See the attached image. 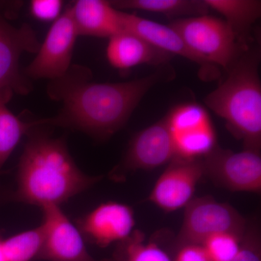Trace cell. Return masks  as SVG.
I'll return each instance as SVG.
<instances>
[{"instance_id":"cell-26","label":"cell","mask_w":261,"mask_h":261,"mask_svg":"<svg viewBox=\"0 0 261 261\" xmlns=\"http://www.w3.org/2000/svg\"><path fill=\"white\" fill-rule=\"evenodd\" d=\"M2 240H0V261H5L4 253H3V246H2Z\"/></svg>"},{"instance_id":"cell-19","label":"cell","mask_w":261,"mask_h":261,"mask_svg":"<svg viewBox=\"0 0 261 261\" xmlns=\"http://www.w3.org/2000/svg\"><path fill=\"white\" fill-rule=\"evenodd\" d=\"M116 9L137 10L162 13L168 17L191 18L207 15L209 8L204 0H115Z\"/></svg>"},{"instance_id":"cell-8","label":"cell","mask_w":261,"mask_h":261,"mask_svg":"<svg viewBox=\"0 0 261 261\" xmlns=\"http://www.w3.org/2000/svg\"><path fill=\"white\" fill-rule=\"evenodd\" d=\"M166 118L177 157L202 159L217 145L210 116L200 105H180Z\"/></svg>"},{"instance_id":"cell-17","label":"cell","mask_w":261,"mask_h":261,"mask_svg":"<svg viewBox=\"0 0 261 261\" xmlns=\"http://www.w3.org/2000/svg\"><path fill=\"white\" fill-rule=\"evenodd\" d=\"M209 9L224 15L242 45L247 47V35L252 24L260 18L258 0H204Z\"/></svg>"},{"instance_id":"cell-15","label":"cell","mask_w":261,"mask_h":261,"mask_svg":"<svg viewBox=\"0 0 261 261\" xmlns=\"http://www.w3.org/2000/svg\"><path fill=\"white\" fill-rule=\"evenodd\" d=\"M68 7L79 36L110 39L124 32L121 11L110 1L78 0Z\"/></svg>"},{"instance_id":"cell-18","label":"cell","mask_w":261,"mask_h":261,"mask_svg":"<svg viewBox=\"0 0 261 261\" xmlns=\"http://www.w3.org/2000/svg\"><path fill=\"white\" fill-rule=\"evenodd\" d=\"M13 93L10 88L0 89V172L22 137L39 126L38 120L23 121L10 111L8 104Z\"/></svg>"},{"instance_id":"cell-16","label":"cell","mask_w":261,"mask_h":261,"mask_svg":"<svg viewBox=\"0 0 261 261\" xmlns=\"http://www.w3.org/2000/svg\"><path fill=\"white\" fill-rule=\"evenodd\" d=\"M106 55L110 64L120 70L142 64L161 67L167 65L173 57L140 36L128 32L110 38Z\"/></svg>"},{"instance_id":"cell-6","label":"cell","mask_w":261,"mask_h":261,"mask_svg":"<svg viewBox=\"0 0 261 261\" xmlns=\"http://www.w3.org/2000/svg\"><path fill=\"white\" fill-rule=\"evenodd\" d=\"M202 161L204 175L215 185L229 191L260 193V152H233L217 144Z\"/></svg>"},{"instance_id":"cell-2","label":"cell","mask_w":261,"mask_h":261,"mask_svg":"<svg viewBox=\"0 0 261 261\" xmlns=\"http://www.w3.org/2000/svg\"><path fill=\"white\" fill-rule=\"evenodd\" d=\"M33 128L19 161L18 187L13 200L42 207L64 203L100 181L86 174L75 164L64 138H55Z\"/></svg>"},{"instance_id":"cell-23","label":"cell","mask_w":261,"mask_h":261,"mask_svg":"<svg viewBox=\"0 0 261 261\" xmlns=\"http://www.w3.org/2000/svg\"><path fill=\"white\" fill-rule=\"evenodd\" d=\"M231 261H261V240L258 228L247 225L238 251Z\"/></svg>"},{"instance_id":"cell-14","label":"cell","mask_w":261,"mask_h":261,"mask_svg":"<svg viewBox=\"0 0 261 261\" xmlns=\"http://www.w3.org/2000/svg\"><path fill=\"white\" fill-rule=\"evenodd\" d=\"M135 224V212L130 206L107 202L79 219L78 229L90 243L104 248L128 238Z\"/></svg>"},{"instance_id":"cell-24","label":"cell","mask_w":261,"mask_h":261,"mask_svg":"<svg viewBox=\"0 0 261 261\" xmlns=\"http://www.w3.org/2000/svg\"><path fill=\"white\" fill-rule=\"evenodd\" d=\"M63 2L59 0H33L30 10L33 16L42 21L56 20L61 16Z\"/></svg>"},{"instance_id":"cell-9","label":"cell","mask_w":261,"mask_h":261,"mask_svg":"<svg viewBox=\"0 0 261 261\" xmlns=\"http://www.w3.org/2000/svg\"><path fill=\"white\" fill-rule=\"evenodd\" d=\"M176 157L165 116L132 138L123 159L111 173V177L121 181L127 173L137 170L154 169L168 164Z\"/></svg>"},{"instance_id":"cell-22","label":"cell","mask_w":261,"mask_h":261,"mask_svg":"<svg viewBox=\"0 0 261 261\" xmlns=\"http://www.w3.org/2000/svg\"><path fill=\"white\" fill-rule=\"evenodd\" d=\"M243 236L228 232L215 233L200 244L212 261H231Z\"/></svg>"},{"instance_id":"cell-4","label":"cell","mask_w":261,"mask_h":261,"mask_svg":"<svg viewBox=\"0 0 261 261\" xmlns=\"http://www.w3.org/2000/svg\"><path fill=\"white\" fill-rule=\"evenodd\" d=\"M169 27L197 55L226 70L248 47L240 44L226 20L207 14L178 18Z\"/></svg>"},{"instance_id":"cell-11","label":"cell","mask_w":261,"mask_h":261,"mask_svg":"<svg viewBox=\"0 0 261 261\" xmlns=\"http://www.w3.org/2000/svg\"><path fill=\"white\" fill-rule=\"evenodd\" d=\"M41 208L44 240L37 260L116 261L113 257L98 260L92 257L87 251L80 230L70 222L60 206L47 205Z\"/></svg>"},{"instance_id":"cell-10","label":"cell","mask_w":261,"mask_h":261,"mask_svg":"<svg viewBox=\"0 0 261 261\" xmlns=\"http://www.w3.org/2000/svg\"><path fill=\"white\" fill-rule=\"evenodd\" d=\"M40 44L29 24L14 27L0 10V89L10 88L21 95L31 92L32 82L20 71V57L25 53H37Z\"/></svg>"},{"instance_id":"cell-20","label":"cell","mask_w":261,"mask_h":261,"mask_svg":"<svg viewBox=\"0 0 261 261\" xmlns=\"http://www.w3.org/2000/svg\"><path fill=\"white\" fill-rule=\"evenodd\" d=\"M112 257L116 261H173L157 244L146 243L145 233L139 229L118 243Z\"/></svg>"},{"instance_id":"cell-21","label":"cell","mask_w":261,"mask_h":261,"mask_svg":"<svg viewBox=\"0 0 261 261\" xmlns=\"http://www.w3.org/2000/svg\"><path fill=\"white\" fill-rule=\"evenodd\" d=\"M44 240L42 224L2 242L5 261H30L37 259Z\"/></svg>"},{"instance_id":"cell-25","label":"cell","mask_w":261,"mask_h":261,"mask_svg":"<svg viewBox=\"0 0 261 261\" xmlns=\"http://www.w3.org/2000/svg\"><path fill=\"white\" fill-rule=\"evenodd\" d=\"M173 261H212L201 245L187 244L176 247Z\"/></svg>"},{"instance_id":"cell-1","label":"cell","mask_w":261,"mask_h":261,"mask_svg":"<svg viewBox=\"0 0 261 261\" xmlns=\"http://www.w3.org/2000/svg\"><path fill=\"white\" fill-rule=\"evenodd\" d=\"M171 66L159 67L152 74L120 83L92 82L89 68L73 65L64 75L50 81V99L62 103L56 116L39 119L42 126H57L79 130L97 140H106L121 130L141 99L155 84L171 80Z\"/></svg>"},{"instance_id":"cell-7","label":"cell","mask_w":261,"mask_h":261,"mask_svg":"<svg viewBox=\"0 0 261 261\" xmlns=\"http://www.w3.org/2000/svg\"><path fill=\"white\" fill-rule=\"evenodd\" d=\"M79 37L69 7L63 12L49 29L40 44L37 56L23 70L31 80H58L71 67L75 41Z\"/></svg>"},{"instance_id":"cell-5","label":"cell","mask_w":261,"mask_h":261,"mask_svg":"<svg viewBox=\"0 0 261 261\" xmlns=\"http://www.w3.org/2000/svg\"><path fill=\"white\" fill-rule=\"evenodd\" d=\"M247 221L233 206L220 202L211 196L193 198L185 207L176 247L200 245L215 233L228 232L243 236Z\"/></svg>"},{"instance_id":"cell-13","label":"cell","mask_w":261,"mask_h":261,"mask_svg":"<svg viewBox=\"0 0 261 261\" xmlns=\"http://www.w3.org/2000/svg\"><path fill=\"white\" fill-rule=\"evenodd\" d=\"M123 31L143 38L154 47L174 56L184 57L199 65L201 80L213 81L221 75L219 67L206 61L187 45L181 36L169 25L156 23L135 14L121 11Z\"/></svg>"},{"instance_id":"cell-12","label":"cell","mask_w":261,"mask_h":261,"mask_svg":"<svg viewBox=\"0 0 261 261\" xmlns=\"http://www.w3.org/2000/svg\"><path fill=\"white\" fill-rule=\"evenodd\" d=\"M203 176L202 159L175 158L159 176L148 200L166 212L185 208Z\"/></svg>"},{"instance_id":"cell-3","label":"cell","mask_w":261,"mask_h":261,"mask_svg":"<svg viewBox=\"0 0 261 261\" xmlns=\"http://www.w3.org/2000/svg\"><path fill=\"white\" fill-rule=\"evenodd\" d=\"M260 48L247 47L228 68V76L206 96V106L226 121L244 149L260 152Z\"/></svg>"}]
</instances>
